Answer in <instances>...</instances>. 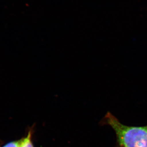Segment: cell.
<instances>
[{
	"mask_svg": "<svg viewBox=\"0 0 147 147\" xmlns=\"http://www.w3.org/2000/svg\"><path fill=\"white\" fill-rule=\"evenodd\" d=\"M22 142L23 138L20 140L10 142L1 147H21V145L22 144Z\"/></svg>",
	"mask_w": 147,
	"mask_h": 147,
	"instance_id": "2",
	"label": "cell"
},
{
	"mask_svg": "<svg viewBox=\"0 0 147 147\" xmlns=\"http://www.w3.org/2000/svg\"><path fill=\"white\" fill-rule=\"evenodd\" d=\"M101 126L111 127L116 135L114 147H147V125L131 126L121 123L110 111H108L100 121Z\"/></svg>",
	"mask_w": 147,
	"mask_h": 147,
	"instance_id": "1",
	"label": "cell"
}]
</instances>
